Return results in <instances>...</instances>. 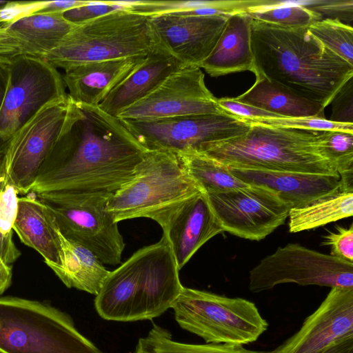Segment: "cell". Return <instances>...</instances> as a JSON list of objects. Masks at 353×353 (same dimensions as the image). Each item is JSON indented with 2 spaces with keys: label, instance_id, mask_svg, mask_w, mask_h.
Segmentation results:
<instances>
[{
  "label": "cell",
  "instance_id": "d6986e66",
  "mask_svg": "<svg viewBox=\"0 0 353 353\" xmlns=\"http://www.w3.org/2000/svg\"><path fill=\"white\" fill-rule=\"evenodd\" d=\"M228 168L247 184L264 185L274 190L291 208H302L341 192L338 174Z\"/></svg>",
  "mask_w": 353,
  "mask_h": 353
},
{
  "label": "cell",
  "instance_id": "e575fe53",
  "mask_svg": "<svg viewBox=\"0 0 353 353\" xmlns=\"http://www.w3.org/2000/svg\"><path fill=\"white\" fill-rule=\"evenodd\" d=\"M300 4L316 13L321 21L337 20L352 26L353 0H320L299 1Z\"/></svg>",
  "mask_w": 353,
  "mask_h": 353
},
{
  "label": "cell",
  "instance_id": "30bf717a",
  "mask_svg": "<svg viewBox=\"0 0 353 353\" xmlns=\"http://www.w3.org/2000/svg\"><path fill=\"white\" fill-rule=\"evenodd\" d=\"M283 283L353 288V263L288 243L262 259L250 271L248 289L259 293Z\"/></svg>",
  "mask_w": 353,
  "mask_h": 353
},
{
  "label": "cell",
  "instance_id": "d6a6232c",
  "mask_svg": "<svg viewBox=\"0 0 353 353\" xmlns=\"http://www.w3.org/2000/svg\"><path fill=\"white\" fill-rule=\"evenodd\" d=\"M249 124H260L272 127L295 128L314 131L339 130L353 132V123H339L318 117L301 118H241Z\"/></svg>",
  "mask_w": 353,
  "mask_h": 353
},
{
  "label": "cell",
  "instance_id": "ffe728a7",
  "mask_svg": "<svg viewBox=\"0 0 353 353\" xmlns=\"http://www.w3.org/2000/svg\"><path fill=\"white\" fill-rule=\"evenodd\" d=\"M223 232L207 194L201 192L183 205L163 234L180 270L202 245Z\"/></svg>",
  "mask_w": 353,
  "mask_h": 353
},
{
  "label": "cell",
  "instance_id": "4fadbf2b",
  "mask_svg": "<svg viewBox=\"0 0 353 353\" xmlns=\"http://www.w3.org/2000/svg\"><path fill=\"white\" fill-rule=\"evenodd\" d=\"M207 195L223 232L252 241L263 239L283 225L291 209L276 192L261 185Z\"/></svg>",
  "mask_w": 353,
  "mask_h": 353
},
{
  "label": "cell",
  "instance_id": "ac0fdd59",
  "mask_svg": "<svg viewBox=\"0 0 353 353\" xmlns=\"http://www.w3.org/2000/svg\"><path fill=\"white\" fill-rule=\"evenodd\" d=\"M75 26L61 13L35 14L0 28V57L19 55L44 59Z\"/></svg>",
  "mask_w": 353,
  "mask_h": 353
},
{
  "label": "cell",
  "instance_id": "f1b7e54d",
  "mask_svg": "<svg viewBox=\"0 0 353 353\" xmlns=\"http://www.w3.org/2000/svg\"><path fill=\"white\" fill-rule=\"evenodd\" d=\"M134 353H270L251 350L243 345L207 343L203 345L177 342L165 329L154 324L148 335L140 338Z\"/></svg>",
  "mask_w": 353,
  "mask_h": 353
},
{
  "label": "cell",
  "instance_id": "4316f807",
  "mask_svg": "<svg viewBox=\"0 0 353 353\" xmlns=\"http://www.w3.org/2000/svg\"><path fill=\"white\" fill-rule=\"evenodd\" d=\"M353 192H339L302 208L289 211V231L309 230L352 216Z\"/></svg>",
  "mask_w": 353,
  "mask_h": 353
},
{
  "label": "cell",
  "instance_id": "b9f144b4",
  "mask_svg": "<svg viewBox=\"0 0 353 353\" xmlns=\"http://www.w3.org/2000/svg\"><path fill=\"white\" fill-rule=\"evenodd\" d=\"M6 183L5 165L0 172V192ZM0 250L5 261L11 265L20 256L21 252L16 247L13 239H8L0 234Z\"/></svg>",
  "mask_w": 353,
  "mask_h": 353
},
{
  "label": "cell",
  "instance_id": "74e56055",
  "mask_svg": "<svg viewBox=\"0 0 353 353\" xmlns=\"http://www.w3.org/2000/svg\"><path fill=\"white\" fill-rule=\"evenodd\" d=\"M17 189L6 183L0 192V234L12 239L13 225L18 212L19 196Z\"/></svg>",
  "mask_w": 353,
  "mask_h": 353
},
{
  "label": "cell",
  "instance_id": "836d02e7",
  "mask_svg": "<svg viewBox=\"0 0 353 353\" xmlns=\"http://www.w3.org/2000/svg\"><path fill=\"white\" fill-rule=\"evenodd\" d=\"M114 3L130 12L149 17L195 8H210L212 5V1L141 0L134 1H117Z\"/></svg>",
  "mask_w": 353,
  "mask_h": 353
},
{
  "label": "cell",
  "instance_id": "d590c367",
  "mask_svg": "<svg viewBox=\"0 0 353 353\" xmlns=\"http://www.w3.org/2000/svg\"><path fill=\"white\" fill-rule=\"evenodd\" d=\"M56 11L54 1H7L0 8V28L28 15L55 13Z\"/></svg>",
  "mask_w": 353,
  "mask_h": 353
},
{
  "label": "cell",
  "instance_id": "f546056e",
  "mask_svg": "<svg viewBox=\"0 0 353 353\" xmlns=\"http://www.w3.org/2000/svg\"><path fill=\"white\" fill-rule=\"evenodd\" d=\"M321 137L340 177L341 192H353V132L326 130L321 131Z\"/></svg>",
  "mask_w": 353,
  "mask_h": 353
},
{
  "label": "cell",
  "instance_id": "ba28073f",
  "mask_svg": "<svg viewBox=\"0 0 353 353\" xmlns=\"http://www.w3.org/2000/svg\"><path fill=\"white\" fill-rule=\"evenodd\" d=\"M172 308L179 325L207 343L248 345L268 327L256 305L243 298L183 287Z\"/></svg>",
  "mask_w": 353,
  "mask_h": 353
},
{
  "label": "cell",
  "instance_id": "9a60e30c",
  "mask_svg": "<svg viewBox=\"0 0 353 353\" xmlns=\"http://www.w3.org/2000/svg\"><path fill=\"white\" fill-rule=\"evenodd\" d=\"M229 114L205 85L200 68L181 66L154 91L122 110L119 119Z\"/></svg>",
  "mask_w": 353,
  "mask_h": 353
},
{
  "label": "cell",
  "instance_id": "83f0119b",
  "mask_svg": "<svg viewBox=\"0 0 353 353\" xmlns=\"http://www.w3.org/2000/svg\"><path fill=\"white\" fill-rule=\"evenodd\" d=\"M176 155L188 175L207 194L249 185L234 176L226 165L203 153L188 151Z\"/></svg>",
  "mask_w": 353,
  "mask_h": 353
},
{
  "label": "cell",
  "instance_id": "1f68e13d",
  "mask_svg": "<svg viewBox=\"0 0 353 353\" xmlns=\"http://www.w3.org/2000/svg\"><path fill=\"white\" fill-rule=\"evenodd\" d=\"M325 47L353 65V28L337 20L324 19L308 27Z\"/></svg>",
  "mask_w": 353,
  "mask_h": 353
},
{
  "label": "cell",
  "instance_id": "277c9868",
  "mask_svg": "<svg viewBox=\"0 0 353 353\" xmlns=\"http://www.w3.org/2000/svg\"><path fill=\"white\" fill-rule=\"evenodd\" d=\"M199 152L232 168L338 174L321 131L250 124L243 134Z\"/></svg>",
  "mask_w": 353,
  "mask_h": 353
},
{
  "label": "cell",
  "instance_id": "f35d334b",
  "mask_svg": "<svg viewBox=\"0 0 353 353\" xmlns=\"http://www.w3.org/2000/svg\"><path fill=\"white\" fill-rule=\"evenodd\" d=\"M323 238L321 245L331 248L330 255L353 263V224L349 228L337 226L336 232Z\"/></svg>",
  "mask_w": 353,
  "mask_h": 353
},
{
  "label": "cell",
  "instance_id": "8992f818",
  "mask_svg": "<svg viewBox=\"0 0 353 353\" xmlns=\"http://www.w3.org/2000/svg\"><path fill=\"white\" fill-rule=\"evenodd\" d=\"M156 44L149 17L119 10L74 26L44 59L66 71L89 62L145 57Z\"/></svg>",
  "mask_w": 353,
  "mask_h": 353
},
{
  "label": "cell",
  "instance_id": "60d3db41",
  "mask_svg": "<svg viewBox=\"0 0 353 353\" xmlns=\"http://www.w3.org/2000/svg\"><path fill=\"white\" fill-rule=\"evenodd\" d=\"M219 105L230 114L239 118H279V115L238 101L235 98L217 99Z\"/></svg>",
  "mask_w": 353,
  "mask_h": 353
},
{
  "label": "cell",
  "instance_id": "d4e9b609",
  "mask_svg": "<svg viewBox=\"0 0 353 353\" xmlns=\"http://www.w3.org/2000/svg\"><path fill=\"white\" fill-rule=\"evenodd\" d=\"M58 234L61 248L62 265L54 272L68 288H74L97 296L110 271L95 254L66 239L59 228Z\"/></svg>",
  "mask_w": 353,
  "mask_h": 353
},
{
  "label": "cell",
  "instance_id": "bcb514c9",
  "mask_svg": "<svg viewBox=\"0 0 353 353\" xmlns=\"http://www.w3.org/2000/svg\"><path fill=\"white\" fill-rule=\"evenodd\" d=\"M8 288L6 285L0 283V296Z\"/></svg>",
  "mask_w": 353,
  "mask_h": 353
},
{
  "label": "cell",
  "instance_id": "4dcf8cb0",
  "mask_svg": "<svg viewBox=\"0 0 353 353\" xmlns=\"http://www.w3.org/2000/svg\"><path fill=\"white\" fill-rule=\"evenodd\" d=\"M255 20L290 28L309 27L321 21L318 14L299 1H281L275 6L248 13Z\"/></svg>",
  "mask_w": 353,
  "mask_h": 353
},
{
  "label": "cell",
  "instance_id": "8fae6325",
  "mask_svg": "<svg viewBox=\"0 0 353 353\" xmlns=\"http://www.w3.org/2000/svg\"><path fill=\"white\" fill-rule=\"evenodd\" d=\"M9 79L0 109V139L8 141L48 104L65 97L63 77L44 59H9Z\"/></svg>",
  "mask_w": 353,
  "mask_h": 353
},
{
  "label": "cell",
  "instance_id": "3957f363",
  "mask_svg": "<svg viewBox=\"0 0 353 353\" xmlns=\"http://www.w3.org/2000/svg\"><path fill=\"white\" fill-rule=\"evenodd\" d=\"M183 287L170 242L163 234L158 242L138 250L110 271L94 306L108 321L150 320L172 308Z\"/></svg>",
  "mask_w": 353,
  "mask_h": 353
},
{
  "label": "cell",
  "instance_id": "7402d4cb",
  "mask_svg": "<svg viewBox=\"0 0 353 353\" xmlns=\"http://www.w3.org/2000/svg\"><path fill=\"white\" fill-rule=\"evenodd\" d=\"M181 66L166 50L156 44L141 63L99 107L117 117L122 110L150 94Z\"/></svg>",
  "mask_w": 353,
  "mask_h": 353
},
{
  "label": "cell",
  "instance_id": "2e32d148",
  "mask_svg": "<svg viewBox=\"0 0 353 353\" xmlns=\"http://www.w3.org/2000/svg\"><path fill=\"white\" fill-rule=\"evenodd\" d=\"M228 17L173 12L150 17L149 21L157 44L182 66L201 68L215 47Z\"/></svg>",
  "mask_w": 353,
  "mask_h": 353
},
{
  "label": "cell",
  "instance_id": "e0dca14e",
  "mask_svg": "<svg viewBox=\"0 0 353 353\" xmlns=\"http://www.w3.org/2000/svg\"><path fill=\"white\" fill-rule=\"evenodd\" d=\"M353 336V288H332L301 328L270 353H314Z\"/></svg>",
  "mask_w": 353,
  "mask_h": 353
},
{
  "label": "cell",
  "instance_id": "7dc6e473",
  "mask_svg": "<svg viewBox=\"0 0 353 353\" xmlns=\"http://www.w3.org/2000/svg\"><path fill=\"white\" fill-rule=\"evenodd\" d=\"M6 1H0V8L6 3Z\"/></svg>",
  "mask_w": 353,
  "mask_h": 353
},
{
  "label": "cell",
  "instance_id": "9c48e42d",
  "mask_svg": "<svg viewBox=\"0 0 353 353\" xmlns=\"http://www.w3.org/2000/svg\"><path fill=\"white\" fill-rule=\"evenodd\" d=\"M119 120L146 150L175 154L200 152L210 144L241 136L250 128L230 114Z\"/></svg>",
  "mask_w": 353,
  "mask_h": 353
},
{
  "label": "cell",
  "instance_id": "5b68a950",
  "mask_svg": "<svg viewBox=\"0 0 353 353\" xmlns=\"http://www.w3.org/2000/svg\"><path fill=\"white\" fill-rule=\"evenodd\" d=\"M201 192L175 154L148 151L131 179L109 198L106 210L118 223L148 218L165 232L183 205Z\"/></svg>",
  "mask_w": 353,
  "mask_h": 353
},
{
  "label": "cell",
  "instance_id": "44dd1931",
  "mask_svg": "<svg viewBox=\"0 0 353 353\" xmlns=\"http://www.w3.org/2000/svg\"><path fill=\"white\" fill-rule=\"evenodd\" d=\"M145 57L89 62L65 71L68 96L74 102L99 106Z\"/></svg>",
  "mask_w": 353,
  "mask_h": 353
},
{
  "label": "cell",
  "instance_id": "6da1fadb",
  "mask_svg": "<svg viewBox=\"0 0 353 353\" xmlns=\"http://www.w3.org/2000/svg\"><path fill=\"white\" fill-rule=\"evenodd\" d=\"M147 152L117 117L70 99L62 131L30 193L55 205L112 196L131 179Z\"/></svg>",
  "mask_w": 353,
  "mask_h": 353
},
{
  "label": "cell",
  "instance_id": "c3c4849f",
  "mask_svg": "<svg viewBox=\"0 0 353 353\" xmlns=\"http://www.w3.org/2000/svg\"><path fill=\"white\" fill-rule=\"evenodd\" d=\"M4 60H8V59L0 57V61H4Z\"/></svg>",
  "mask_w": 353,
  "mask_h": 353
},
{
  "label": "cell",
  "instance_id": "cb8c5ba5",
  "mask_svg": "<svg viewBox=\"0 0 353 353\" xmlns=\"http://www.w3.org/2000/svg\"><path fill=\"white\" fill-rule=\"evenodd\" d=\"M252 20L247 12L229 16L215 47L201 68L214 77L247 70L253 72Z\"/></svg>",
  "mask_w": 353,
  "mask_h": 353
},
{
  "label": "cell",
  "instance_id": "7bdbcfd3",
  "mask_svg": "<svg viewBox=\"0 0 353 353\" xmlns=\"http://www.w3.org/2000/svg\"><path fill=\"white\" fill-rule=\"evenodd\" d=\"M314 353H353V336L336 341Z\"/></svg>",
  "mask_w": 353,
  "mask_h": 353
},
{
  "label": "cell",
  "instance_id": "8d00e7d4",
  "mask_svg": "<svg viewBox=\"0 0 353 353\" xmlns=\"http://www.w3.org/2000/svg\"><path fill=\"white\" fill-rule=\"evenodd\" d=\"M126 10L113 1H91L75 7L61 13L62 17L68 23L77 26L85 23L99 17L119 10Z\"/></svg>",
  "mask_w": 353,
  "mask_h": 353
},
{
  "label": "cell",
  "instance_id": "484cf974",
  "mask_svg": "<svg viewBox=\"0 0 353 353\" xmlns=\"http://www.w3.org/2000/svg\"><path fill=\"white\" fill-rule=\"evenodd\" d=\"M235 99L281 117L325 118V108L320 104L301 98L260 75H256L254 83Z\"/></svg>",
  "mask_w": 353,
  "mask_h": 353
},
{
  "label": "cell",
  "instance_id": "7a4b0ae2",
  "mask_svg": "<svg viewBox=\"0 0 353 353\" xmlns=\"http://www.w3.org/2000/svg\"><path fill=\"white\" fill-rule=\"evenodd\" d=\"M250 42L255 76L324 108L353 77V65L325 47L308 27L290 28L252 19Z\"/></svg>",
  "mask_w": 353,
  "mask_h": 353
},
{
  "label": "cell",
  "instance_id": "7c38bea8",
  "mask_svg": "<svg viewBox=\"0 0 353 353\" xmlns=\"http://www.w3.org/2000/svg\"><path fill=\"white\" fill-rule=\"evenodd\" d=\"M70 105V98L54 101L32 117L5 142L6 183L26 195L44 160L59 137Z\"/></svg>",
  "mask_w": 353,
  "mask_h": 353
},
{
  "label": "cell",
  "instance_id": "5bb4252c",
  "mask_svg": "<svg viewBox=\"0 0 353 353\" xmlns=\"http://www.w3.org/2000/svg\"><path fill=\"white\" fill-rule=\"evenodd\" d=\"M110 196L94 195L59 205L45 203L63 236L87 248L103 264L116 265L125 244L119 223L106 210Z\"/></svg>",
  "mask_w": 353,
  "mask_h": 353
},
{
  "label": "cell",
  "instance_id": "f6af8a7d",
  "mask_svg": "<svg viewBox=\"0 0 353 353\" xmlns=\"http://www.w3.org/2000/svg\"><path fill=\"white\" fill-rule=\"evenodd\" d=\"M12 282V268L3 258L0 250V283L9 288Z\"/></svg>",
  "mask_w": 353,
  "mask_h": 353
},
{
  "label": "cell",
  "instance_id": "ab89813d",
  "mask_svg": "<svg viewBox=\"0 0 353 353\" xmlns=\"http://www.w3.org/2000/svg\"><path fill=\"white\" fill-rule=\"evenodd\" d=\"M353 77L334 95L330 103L332 112L330 121L339 123H353Z\"/></svg>",
  "mask_w": 353,
  "mask_h": 353
},
{
  "label": "cell",
  "instance_id": "603a6c76",
  "mask_svg": "<svg viewBox=\"0 0 353 353\" xmlns=\"http://www.w3.org/2000/svg\"><path fill=\"white\" fill-rule=\"evenodd\" d=\"M32 194L19 197L13 230L20 241L39 253L54 272L62 265L58 226L47 204Z\"/></svg>",
  "mask_w": 353,
  "mask_h": 353
},
{
  "label": "cell",
  "instance_id": "52a82bcc",
  "mask_svg": "<svg viewBox=\"0 0 353 353\" xmlns=\"http://www.w3.org/2000/svg\"><path fill=\"white\" fill-rule=\"evenodd\" d=\"M0 353H102L67 314L39 301L0 297Z\"/></svg>",
  "mask_w": 353,
  "mask_h": 353
},
{
  "label": "cell",
  "instance_id": "ee69618b",
  "mask_svg": "<svg viewBox=\"0 0 353 353\" xmlns=\"http://www.w3.org/2000/svg\"><path fill=\"white\" fill-rule=\"evenodd\" d=\"M8 61L9 59L0 61V109L4 99L8 83Z\"/></svg>",
  "mask_w": 353,
  "mask_h": 353
}]
</instances>
